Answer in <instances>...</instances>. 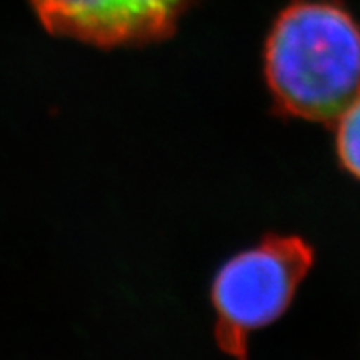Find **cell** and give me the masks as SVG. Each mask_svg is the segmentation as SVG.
<instances>
[{
	"label": "cell",
	"instance_id": "4",
	"mask_svg": "<svg viewBox=\"0 0 360 360\" xmlns=\"http://www.w3.org/2000/svg\"><path fill=\"white\" fill-rule=\"evenodd\" d=\"M335 143L342 167L360 180V96L337 120Z\"/></svg>",
	"mask_w": 360,
	"mask_h": 360
},
{
	"label": "cell",
	"instance_id": "2",
	"mask_svg": "<svg viewBox=\"0 0 360 360\" xmlns=\"http://www.w3.org/2000/svg\"><path fill=\"white\" fill-rule=\"evenodd\" d=\"M313 263L314 248L305 239L269 233L221 265L210 292L219 349L248 360L250 335L287 313Z\"/></svg>",
	"mask_w": 360,
	"mask_h": 360
},
{
	"label": "cell",
	"instance_id": "1",
	"mask_svg": "<svg viewBox=\"0 0 360 360\" xmlns=\"http://www.w3.org/2000/svg\"><path fill=\"white\" fill-rule=\"evenodd\" d=\"M263 68L280 112L333 124L360 96V24L335 0H294L266 35Z\"/></svg>",
	"mask_w": 360,
	"mask_h": 360
},
{
	"label": "cell",
	"instance_id": "3",
	"mask_svg": "<svg viewBox=\"0 0 360 360\" xmlns=\"http://www.w3.org/2000/svg\"><path fill=\"white\" fill-rule=\"evenodd\" d=\"M52 35L101 48L169 37L193 0H30Z\"/></svg>",
	"mask_w": 360,
	"mask_h": 360
}]
</instances>
